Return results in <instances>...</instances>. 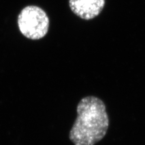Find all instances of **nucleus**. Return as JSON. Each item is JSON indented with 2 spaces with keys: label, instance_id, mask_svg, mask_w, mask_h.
<instances>
[{
  "label": "nucleus",
  "instance_id": "3",
  "mask_svg": "<svg viewBox=\"0 0 145 145\" xmlns=\"http://www.w3.org/2000/svg\"><path fill=\"white\" fill-rule=\"evenodd\" d=\"M70 8L80 18L90 20L97 16L105 5V0H69Z\"/></svg>",
  "mask_w": 145,
  "mask_h": 145
},
{
  "label": "nucleus",
  "instance_id": "2",
  "mask_svg": "<svg viewBox=\"0 0 145 145\" xmlns=\"http://www.w3.org/2000/svg\"><path fill=\"white\" fill-rule=\"evenodd\" d=\"M17 24L21 33L31 40H39L47 34L50 20L47 13L39 6H27L18 16Z\"/></svg>",
  "mask_w": 145,
  "mask_h": 145
},
{
  "label": "nucleus",
  "instance_id": "1",
  "mask_svg": "<svg viewBox=\"0 0 145 145\" xmlns=\"http://www.w3.org/2000/svg\"><path fill=\"white\" fill-rule=\"evenodd\" d=\"M78 116L69 134L74 145H94L105 137L109 119L105 103L95 96L82 99L77 106Z\"/></svg>",
  "mask_w": 145,
  "mask_h": 145
}]
</instances>
